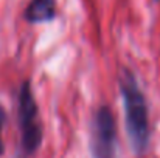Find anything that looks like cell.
I'll list each match as a JSON object with an SVG mask.
<instances>
[{"label":"cell","instance_id":"cell-1","mask_svg":"<svg viewBox=\"0 0 160 158\" xmlns=\"http://www.w3.org/2000/svg\"><path fill=\"white\" fill-rule=\"evenodd\" d=\"M118 89L124 105L126 132L131 143V149L137 157L146 154L149 146V116L145 95L137 82L135 74L123 68L118 73Z\"/></svg>","mask_w":160,"mask_h":158},{"label":"cell","instance_id":"cell-2","mask_svg":"<svg viewBox=\"0 0 160 158\" xmlns=\"http://www.w3.org/2000/svg\"><path fill=\"white\" fill-rule=\"evenodd\" d=\"M17 115L20 127V146L19 157L30 158L36 154L42 143V124L39 118V110L31 92L30 81H25L19 90L17 96Z\"/></svg>","mask_w":160,"mask_h":158},{"label":"cell","instance_id":"cell-3","mask_svg":"<svg viewBox=\"0 0 160 158\" xmlns=\"http://www.w3.org/2000/svg\"><path fill=\"white\" fill-rule=\"evenodd\" d=\"M90 152L93 158H117V126L107 105L93 113L90 126Z\"/></svg>","mask_w":160,"mask_h":158},{"label":"cell","instance_id":"cell-4","mask_svg":"<svg viewBox=\"0 0 160 158\" xmlns=\"http://www.w3.org/2000/svg\"><path fill=\"white\" fill-rule=\"evenodd\" d=\"M23 16L30 23L50 22L56 17V0H31Z\"/></svg>","mask_w":160,"mask_h":158},{"label":"cell","instance_id":"cell-5","mask_svg":"<svg viewBox=\"0 0 160 158\" xmlns=\"http://www.w3.org/2000/svg\"><path fill=\"white\" fill-rule=\"evenodd\" d=\"M5 121H6V112L5 108L0 105V155L3 154V141H2V130H3V126H5Z\"/></svg>","mask_w":160,"mask_h":158}]
</instances>
